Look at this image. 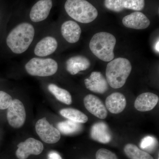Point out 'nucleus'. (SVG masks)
Wrapping results in <instances>:
<instances>
[{"label": "nucleus", "mask_w": 159, "mask_h": 159, "mask_svg": "<svg viewBox=\"0 0 159 159\" xmlns=\"http://www.w3.org/2000/svg\"><path fill=\"white\" fill-rule=\"evenodd\" d=\"M65 9L69 16L79 22L88 24L97 18V9L86 0H67Z\"/></svg>", "instance_id": "20e7f679"}, {"label": "nucleus", "mask_w": 159, "mask_h": 159, "mask_svg": "<svg viewBox=\"0 0 159 159\" xmlns=\"http://www.w3.org/2000/svg\"><path fill=\"white\" fill-rule=\"evenodd\" d=\"M105 104L107 109L111 113H120L126 107V98L121 93H114L106 98Z\"/></svg>", "instance_id": "dca6fc26"}, {"label": "nucleus", "mask_w": 159, "mask_h": 159, "mask_svg": "<svg viewBox=\"0 0 159 159\" xmlns=\"http://www.w3.org/2000/svg\"><path fill=\"white\" fill-rule=\"evenodd\" d=\"M156 139L151 136H147L142 139L140 146L143 150L150 152L153 151L157 145Z\"/></svg>", "instance_id": "b1692460"}, {"label": "nucleus", "mask_w": 159, "mask_h": 159, "mask_svg": "<svg viewBox=\"0 0 159 159\" xmlns=\"http://www.w3.org/2000/svg\"></svg>", "instance_id": "c85d7f7f"}, {"label": "nucleus", "mask_w": 159, "mask_h": 159, "mask_svg": "<svg viewBox=\"0 0 159 159\" xmlns=\"http://www.w3.org/2000/svg\"><path fill=\"white\" fill-rule=\"evenodd\" d=\"M124 150L125 154L130 159H154L148 152L141 150L134 144H127Z\"/></svg>", "instance_id": "4be33fe9"}, {"label": "nucleus", "mask_w": 159, "mask_h": 159, "mask_svg": "<svg viewBox=\"0 0 159 159\" xmlns=\"http://www.w3.org/2000/svg\"><path fill=\"white\" fill-rule=\"evenodd\" d=\"M84 103L86 109L97 118L104 119L107 117L106 107L97 96L92 94L87 95L84 99Z\"/></svg>", "instance_id": "9b49d317"}, {"label": "nucleus", "mask_w": 159, "mask_h": 159, "mask_svg": "<svg viewBox=\"0 0 159 159\" xmlns=\"http://www.w3.org/2000/svg\"><path fill=\"white\" fill-rule=\"evenodd\" d=\"M86 88L93 93L104 94L109 89L107 80L100 72L94 71L89 78L84 80Z\"/></svg>", "instance_id": "9d476101"}, {"label": "nucleus", "mask_w": 159, "mask_h": 159, "mask_svg": "<svg viewBox=\"0 0 159 159\" xmlns=\"http://www.w3.org/2000/svg\"><path fill=\"white\" fill-rule=\"evenodd\" d=\"M116 40L112 34L106 32L94 34L89 43L91 51L99 59L105 62L114 59Z\"/></svg>", "instance_id": "7ed1b4c3"}, {"label": "nucleus", "mask_w": 159, "mask_h": 159, "mask_svg": "<svg viewBox=\"0 0 159 159\" xmlns=\"http://www.w3.org/2000/svg\"><path fill=\"white\" fill-rule=\"evenodd\" d=\"M35 130L43 142L48 144L57 143L61 139V133L50 124L46 117L40 119L35 124Z\"/></svg>", "instance_id": "423d86ee"}, {"label": "nucleus", "mask_w": 159, "mask_h": 159, "mask_svg": "<svg viewBox=\"0 0 159 159\" xmlns=\"http://www.w3.org/2000/svg\"><path fill=\"white\" fill-rule=\"evenodd\" d=\"M12 100V97L10 95L6 92L0 91V109H8Z\"/></svg>", "instance_id": "393cba45"}, {"label": "nucleus", "mask_w": 159, "mask_h": 159, "mask_svg": "<svg viewBox=\"0 0 159 159\" xmlns=\"http://www.w3.org/2000/svg\"><path fill=\"white\" fill-rule=\"evenodd\" d=\"M122 22L127 28L138 30L146 29L150 25L148 17L142 12L138 11L123 17Z\"/></svg>", "instance_id": "ddd939ff"}, {"label": "nucleus", "mask_w": 159, "mask_h": 159, "mask_svg": "<svg viewBox=\"0 0 159 159\" xmlns=\"http://www.w3.org/2000/svg\"><path fill=\"white\" fill-rule=\"evenodd\" d=\"M132 70V65L128 59L119 57L107 64L106 70V79L112 88H121L124 86Z\"/></svg>", "instance_id": "f03ea898"}, {"label": "nucleus", "mask_w": 159, "mask_h": 159, "mask_svg": "<svg viewBox=\"0 0 159 159\" xmlns=\"http://www.w3.org/2000/svg\"><path fill=\"white\" fill-rule=\"evenodd\" d=\"M97 159H118L116 154L106 148H100L96 153Z\"/></svg>", "instance_id": "a878e982"}, {"label": "nucleus", "mask_w": 159, "mask_h": 159, "mask_svg": "<svg viewBox=\"0 0 159 159\" xmlns=\"http://www.w3.org/2000/svg\"><path fill=\"white\" fill-rule=\"evenodd\" d=\"M89 60L83 56L71 57L66 62V69L71 75H74L80 71L85 70L90 67Z\"/></svg>", "instance_id": "6ab92c4d"}, {"label": "nucleus", "mask_w": 159, "mask_h": 159, "mask_svg": "<svg viewBox=\"0 0 159 159\" xmlns=\"http://www.w3.org/2000/svg\"><path fill=\"white\" fill-rule=\"evenodd\" d=\"M145 0H105L107 9L115 12H121L124 9L142 11L145 7Z\"/></svg>", "instance_id": "1a4fd4ad"}, {"label": "nucleus", "mask_w": 159, "mask_h": 159, "mask_svg": "<svg viewBox=\"0 0 159 159\" xmlns=\"http://www.w3.org/2000/svg\"><path fill=\"white\" fill-rule=\"evenodd\" d=\"M48 88L51 93L61 102L67 105H70L72 103V98L71 94L66 90L61 88L53 84H49Z\"/></svg>", "instance_id": "412c9836"}, {"label": "nucleus", "mask_w": 159, "mask_h": 159, "mask_svg": "<svg viewBox=\"0 0 159 159\" xmlns=\"http://www.w3.org/2000/svg\"><path fill=\"white\" fill-rule=\"evenodd\" d=\"M63 37L69 43H74L79 41L81 33L80 27L77 23L72 20L65 22L61 27Z\"/></svg>", "instance_id": "f3484780"}, {"label": "nucleus", "mask_w": 159, "mask_h": 159, "mask_svg": "<svg viewBox=\"0 0 159 159\" xmlns=\"http://www.w3.org/2000/svg\"><path fill=\"white\" fill-rule=\"evenodd\" d=\"M159 97L156 94L147 92L138 96L134 102V107L141 112L152 110L159 102Z\"/></svg>", "instance_id": "2eb2a0df"}, {"label": "nucleus", "mask_w": 159, "mask_h": 159, "mask_svg": "<svg viewBox=\"0 0 159 159\" xmlns=\"http://www.w3.org/2000/svg\"><path fill=\"white\" fill-rule=\"evenodd\" d=\"M34 29L28 23H23L12 29L6 39L7 46L15 54H20L29 48L34 39Z\"/></svg>", "instance_id": "f257e3e1"}, {"label": "nucleus", "mask_w": 159, "mask_h": 159, "mask_svg": "<svg viewBox=\"0 0 159 159\" xmlns=\"http://www.w3.org/2000/svg\"><path fill=\"white\" fill-rule=\"evenodd\" d=\"M90 136L93 140L102 143L107 144L112 140V134L108 125L104 122H97L92 126Z\"/></svg>", "instance_id": "4468645a"}, {"label": "nucleus", "mask_w": 159, "mask_h": 159, "mask_svg": "<svg viewBox=\"0 0 159 159\" xmlns=\"http://www.w3.org/2000/svg\"><path fill=\"white\" fill-rule=\"evenodd\" d=\"M53 6L52 0H40L32 6L30 12L31 20L39 22L48 16Z\"/></svg>", "instance_id": "f8f14e48"}, {"label": "nucleus", "mask_w": 159, "mask_h": 159, "mask_svg": "<svg viewBox=\"0 0 159 159\" xmlns=\"http://www.w3.org/2000/svg\"><path fill=\"white\" fill-rule=\"evenodd\" d=\"M57 41L54 38L47 36L38 42L35 48L34 53L39 57H46L53 54L57 48Z\"/></svg>", "instance_id": "a211bd4d"}, {"label": "nucleus", "mask_w": 159, "mask_h": 159, "mask_svg": "<svg viewBox=\"0 0 159 159\" xmlns=\"http://www.w3.org/2000/svg\"><path fill=\"white\" fill-rule=\"evenodd\" d=\"M48 159H62L59 153L55 151H51L48 154Z\"/></svg>", "instance_id": "bb28decb"}, {"label": "nucleus", "mask_w": 159, "mask_h": 159, "mask_svg": "<svg viewBox=\"0 0 159 159\" xmlns=\"http://www.w3.org/2000/svg\"><path fill=\"white\" fill-rule=\"evenodd\" d=\"M159 40H158L157 42L156 43L155 47V49L156 51L158 53L159 52Z\"/></svg>", "instance_id": "cd10ccee"}, {"label": "nucleus", "mask_w": 159, "mask_h": 159, "mask_svg": "<svg viewBox=\"0 0 159 159\" xmlns=\"http://www.w3.org/2000/svg\"><path fill=\"white\" fill-rule=\"evenodd\" d=\"M7 119L9 125L15 128H20L25 124L26 114L25 106L20 100L14 99L8 108Z\"/></svg>", "instance_id": "0eeeda50"}, {"label": "nucleus", "mask_w": 159, "mask_h": 159, "mask_svg": "<svg viewBox=\"0 0 159 159\" xmlns=\"http://www.w3.org/2000/svg\"><path fill=\"white\" fill-rule=\"evenodd\" d=\"M25 69L31 76L49 77L54 75L57 72L58 64L52 58L34 57L26 63Z\"/></svg>", "instance_id": "39448f33"}, {"label": "nucleus", "mask_w": 159, "mask_h": 159, "mask_svg": "<svg viewBox=\"0 0 159 159\" xmlns=\"http://www.w3.org/2000/svg\"><path fill=\"white\" fill-rule=\"evenodd\" d=\"M16 156L19 159H27L31 155H38L43 150V143L39 140L30 138L17 145Z\"/></svg>", "instance_id": "6e6552de"}, {"label": "nucleus", "mask_w": 159, "mask_h": 159, "mask_svg": "<svg viewBox=\"0 0 159 159\" xmlns=\"http://www.w3.org/2000/svg\"><path fill=\"white\" fill-rule=\"evenodd\" d=\"M60 132L65 135L73 134L79 132L82 128L80 123L69 120L59 122L57 125Z\"/></svg>", "instance_id": "5701e85b"}, {"label": "nucleus", "mask_w": 159, "mask_h": 159, "mask_svg": "<svg viewBox=\"0 0 159 159\" xmlns=\"http://www.w3.org/2000/svg\"><path fill=\"white\" fill-rule=\"evenodd\" d=\"M60 114L65 118L74 122L84 123L87 122V116L78 110L72 108L62 109L60 111Z\"/></svg>", "instance_id": "aec40b11"}]
</instances>
